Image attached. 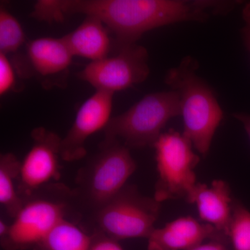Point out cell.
Here are the masks:
<instances>
[{"mask_svg":"<svg viewBox=\"0 0 250 250\" xmlns=\"http://www.w3.org/2000/svg\"><path fill=\"white\" fill-rule=\"evenodd\" d=\"M218 1L184 0H41L31 17L60 22L65 15L98 18L114 33L120 47L136 43L148 31L174 23L203 22L218 12Z\"/></svg>","mask_w":250,"mask_h":250,"instance_id":"obj_1","label":"cell"},{"mask_svg":"<svg viewBox=\"0 0 250 250\" xmlns=\"http://www.w3.org/2000/svg\"><path fill=\"white\" fill-rule=\"evenodd\" d=\"M199 63L191 57L171 68L165 83L179 94L184 132L203 157L209 152L215 131L223 121V111L210 85L197 75Z\"/></svg>","mask_w":250,"mask_h":250,"instance_id":"obj_2","label":"cell"},{"mask_svg":"<svg viewBox=\"0 0 250 250\" xmlns=\"http://www.w3.org/2000/svg\"><path fill=\"white\" fill-rule=\"evenodd\" d=\"M181 116L179 94L174 90L148 94L127 111L111 118L104 141H118L129 149L153 147L172 118Z\"/></svg>","mask_w":250,"mask_h":250,"instance_id":"obj_3","label":"cell"},{"mask_svg":"<svg viewBox=\"0 0 250 250\" xmlns=\"http://www.w3.org/2000/svg\"><path fill=\"white\" fill-rule=\"evenodd\" d=\"M161 203L145 196L133 185H126L98 208L99 231L119 241L148 238L160 214Z\"/></svg>","mask_w":250,"mask_h":250,"instance_id":"obj_4","label":"cell"},{"mask_svg":"<svg viewBox=\"0 0 250 250\" xmlns=\"http://www.w3.org/2000/svg\"><path fill=\"white\" fill-rule=\"evenodd\" d=\"M192 143L183 134L170 129L154 143L158 180L154 196L162 202L187 197L197 183L194 169L200 156L192 151Z\"/></svg>","mask_w":250,"mask_h":250,"instance_id":"obj_5","label":"cell"},{"mask_svg":"<svg viewBox=\"0 0 250 250\" xmlns=\"http://www.w3.org/2000/svg\"><path fill=\"white\" fill-rule=\"evenodd\" d=\"M136 167L129 148L118 141H103L82 180L86 197L100 208L126 186Z\"/></svg>","mask_w":250,"mask_h":250,"instance_id":"obj_6","label":"cell"},{"mask_svg":"<svg viewBox=\"0 0 250 250\" xmlns=\"http://www.w3.org/2000/svg\"><path fill=\"white\" fill-rule=\"evenodd\" d=\"M148 60L146 47L123 46L116 56L90 62L77 76L96 90L115 93L144 82L149 75Z\"/></svg>","mask_w":250,"mask_h":250,"instance_id":"obj_7","label":"cell"},{"mask_svg":"<svg viewBox=\"0 0 250 250\" xmlns=\"http://www.w3.org/2000/svg\"><path fill=\"white\" fill-rule=\"evenodd\" d=\"M31 136L32 146L21 162L18 180L20 195L27 196L45 184L59 180L61 177L62 138L41 126L33 130Z\"/></svg>","mask_w":250,"mask_h":250,"instance_id":"obj_8","label":"cell"},{"mask_svg":"<svg viewBox=\"0 0 250 250\" xmlns=\"http://www.w3.org/2000/svg\"><path fill=\"white\" fill-rule=\"evenodd\" d=\"M65 210L62 203L50 200L39 199L24 204L1 239V246L6 250L35 248L65 218Z\"/></svg>","mask_w":250,"mask_h":250,"instance_id":"obj_9","label":"cell"},{"mask_svg":"<svg viewBox=\"0 0 250 250\" xmlns=\"http://www.w3.org/2000/svg\"><path fill=\"white\" fill-rule=\"evenodd\" d=\"M113 95L111 92L96 90L81 106L73 124L62 139V160L73 162L84 157L86 140L100 130L104 129L111 120Z\"/></svg>","mask_w":250,"mask_h":250,"instance_id":"obj_10","label":"cell"},{"mask_svg":"<svg viewBox=\"0 0 250 250\" xmlns=\"http://www.w3.org/2000/svg\"><path fill=\"white\" fill-rule=\"evenodd\" d=\"M207 239L226 243L228 238L209 224L182 217L154 229L147 238V250H190Z\"/></svg>","mask_w":250,"mask_h":250,"instance_id":"obj_11","label":"cell"},{"mask_svg":"<svg viewBox=\"0 0 250 250\" xmlns=\"http://www.w3.org/2000/svg\"><path fill=\"white\" fill-rule=\"evenodd\" d=\"M233 200L229 186L220 179L213 181L210 187L197 182L185 198L188 203L196 205L202 221L211 225L227 237Z\"/></svg>","mask_w":250,"mask_h":250,"instance_id":"obj_12","label":"cell"},{"mask_svg":"<svg viewBox=\"0 0 250 250\" xmlns=\"http://www.w3.org/2000/svg\"><path fill=\"white\" fill-rule=\"evenodd\" d=\"M27 56L33 70L42 80L63 75L71 65L72 55L62 38H39L29 41Z\"/></svg>","mask_w":250,"mask_h":250,"instance_id":"obj_13","label":"cell"},{"mask_svg":"<svg viewBox=\"0 0 250 250\" xmlns=\"http://www.w3.org/2000/svg\"><path fill=\"white\" fill-rule=\"evenodd\" d=\"M72 55L92 62L108 57L111 41L107 27L98 18L86 16L75 30L62 38Z\"/></svg>","mask_w":250,"mask_h":250,"instance_id":"obj_14","label":"cell"},{"mask_svg":"<svg viewBox=\"0 0 250 250\" xmlns=\"http://www.w3.org/2000/svg\"><path fill=\"white\" fill-rule=\"evenodd\" d=\"M21 165V161L12 153L0 156V204L13 218L24 205L18 190Z\"/></svg>","mask_w":250,"mask_h":250,"instance_id":"obj_15","label":"cell"},{"mask_svg":"<svg viewBox=\"0 0 250 250\" xmlns=\"http://www.w3.org/2000/svg\"><path fill=\"white\" fill-rule=\"evenodd\" d=\"M90 243L91 236L64 218L34 250H88Z\"/></svg>","mask_w":250,"mask_h":250,"instance_id":"obj_16","label":"cell"},{"mask_svg":"<svg viewBox=\"0 0 250 250\" xmlns=\"http://www.w3.org/2000/svg\"><path fill=\"white\" fill-rule=\"evenodd\" d=\"M227 236L233 250H250V211L234 197Z\"/></svg>","mask_w":250,"mask_h":250,"instance_id":"obj_17","label":"cell"},{"mask_svg":"<svg viewBox=\"0 0 250 250\" xmlns=\"http://www.w3.org/2000/svg\"><path fill=\"white\" fill-rule=\"evenodd\" d=\"M25 34L17 18L4 8L0 10V53L7 55L21 48Z\"/></svg>","mask_w":250,"mask_h":250,"instance_id":"obj_18","label":"cell"},{"mask_svg":"<svg viewBox=\"0 0 250 250\" xmlns=\"http://www.w3.org/2000/svg\"><path fill=\"white\" fill-rule=\"evenodd\" d=\"M16 74L7 55L0 53V95L1 96L14 89Z\"/></svg>","mask_w":250,"mask_h":250,"instance_id":"obj_19","label":"cell"},{"mask_svg":"<svg viewBox=\"0 0 250 250\" xmlns=\"http://www.w3.org/2000/svg\"><path fill=\"white\" fill-rule=\"evenodd\" d=\"M88 250H123L118 241L110 238L102 231H98L91 236Z\"/></svg>","mask_w":250,"mask_h":250,"instance_id":"obj_20","label":"cell"},{"mask_svg":"<svg viewBox=\"0 0 250 250\" xmlns=\"http://www.w3.org/2000/svg\"><path fill=\"white\" fill-rule=\"evenodd\" d=\"M242 16L245 22V26L242 30L243 39L247 48L250 52V1L245 5L242 11Z\"/></svg>","mask_w":250,"mask_h":250,"instance_id":"obj_21","label":"cell"},{"mask_svg":"<svg viewBox=\"0 0 250 250\" xmlns=\"http://www.w3.org/2000/svg\"><path fill=\"white\" fill-rule=\"evenodd\" d=\"M190 250H228L225 243L217 241H210L209 243L200 245Z\"/></svg>","mask_w":250,"mask_h":250,"instance_id":"obj_22","label":"cell"},{"mask_svg":"<svg viewBox=\"0 0 250 250\" xmlns=\"http://www.w3.org/2000/svg\"><path fill=\"white\" fill-rule=\"evenodd\" d=\"M233 116L243 124L250 141V115L245 113H233Z\"/></svg>","mask_w":250,"mask_h":250,"instance_id":"obj_23","label":"cell"},{"mask_svg":"<svg viewBox=\"0 0 250 250\" xmlns=\"http://www.w3.org/2000/svg\"><path fill=\"white\" fill-rule=\"evenodd\" d=\"M9 225L5 223L4 220H0V239H2L9 231Z\"/></svg>","mask_w":250,"mask_h":250,"instance_id":"obj_24","label":"cell"}]
</instances>
